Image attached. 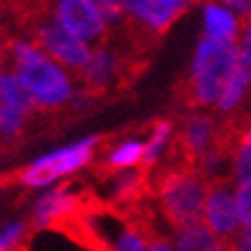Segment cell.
I'll return each instance as SVG.
<instances>
[{"mask_svg":"<svg viewBox=\"0 0 251 251\" xmlns=\"http://www.w3.org/2000/svg\"><path fill=\"white\" fill-rule=\"evenodd\" d=\"M28 37L44 51L53 62H58L60 67H65L69 74L76 76L78 72L83 69V65L90 58V46L78 42L76 37H72L69 32H65L58 23L46 14L44 9H32L28 21Z\"/></svg>","mask_w":251,"mask_h":251,"instance_id":"cell-5","label":"cell"},{"mask_svg":"<svg viewBox=\"0 0 251 251\" xmlns=\"http://www.w3.org/2000/svg\"><path fill=\"white\" fill-rule=\"evenodd\" d=\"M233 251H251V219L242 224L240 233L233 240Z\"/></svg>","mask_w":251,"mask_h":251,"instance_id":"cell-24","label":"cell"},{"mask_svg":"<svg viewBox=\"0 0 251 251\" xmlns=\"http://www.w3.org/2000/svg\"><path fill=\"white\" fill-rule=\"evenodd\" d=\"M90 2L97 7L99 14L104 16V21L108 23L111 32L125 28V16H122V9L118 0H90Z\"/></svg>","mask_w":251,"mask_h":251,"instance_id":"cell-20","label":"cell"},{"mask_svg":"<svg viewBox=\"0 0 251 251\" xmlns=\"http://www.w3.org/2000/svg\"><path fill=\"white\" fill-rule=\"evenodd\" d=\"M0 44L5 49L9 72L30 95L37 113H58L69 106L76 92V76L53 62L28 35H9Z\"/></svg>","mask_w":251,"mask_h":251,"instance_id":"cell-1","label":"cell"},{"mask_svg":"<svg viewBox=\"0 0 251 251\" xmlns=\"http://www.w3.org/2000/svg\"><path fill=\"white\" fill-rule=\"evenodd\" d=\"M207 187L189 164H168L150 173V198L173 230L203 221Z\"/></svg>","mask_w":251,"mask_h":251,"instance_id":"cell-2","label":"cell"},{"mask_svg":"<svg viewBox=\"0 0 251 251\" xmlns=\"http://www.w3.org/2000/svg\"><path fill=\"white\" fill-rule=\"evenodd\" d=\"M152 230H157V228H138V226L129 224V221H125V228H122L118 242L113 244V251H145L148 233H152Z\"/></svg>","mask_w":251,"mask_h":251,"instance_id":"cell-18","label":"cell"},{"mask_svg":"<svg viewBox=\"0 0 251 251\" xmlns=\"http://www.w3.org/2000/svg\"><path fill=\"white\" fill-rule=\"evenodd\" d=\"M164 2H168V5H173V7H177V9H182V12H187V9L191 7V5H189V0H164Z\"/></svg>","mask_w":251,"mask_h":251,"instance_id":"cell-27","label":"cell"},{"mask_svg":"<svg viewBox=\"0 0 251 251\" xmlns=\"http://www.w3.org/2000/svg\"><path fill=\"white\" fill-rule=\"evenodd\" d=\"M175 148V120L171 118H159L150 125L148 136L143 138V161L141 168L150 175L159 166H164Z\"/></svg>","mask_w":251,"mask_h":251,"instance_id":"cell-13","label":"cell"},{"mask_svg":"<svg viewBox=\"0 0 251 251\" xmlns=\"http://www.w3.org/2000/svg\"><path fill=\"white\" fill-rule=\"evenodd\" d=\"M125 16V25H129L134 32H141L145 37H161L173 25L182 9L168 5L164 0H118Z\"/></svg>","mask_w":251,"mask_h":251,"instance_id":"cell-11","label":"cell"},{"mask_svg":"<svg viewBox=\"0 0 251 251\" xmlns=\"http://www.w3.org/2000/svg\"><path fill=\"white\" fill-rule=\"evenodd\" d=\"M194 2H205V0H189V5H194Z\"/></svg>","mask_w":251,"mask_h":251,"instance_id":"cell-28","label":"cell"},{"mask_svg":"<svg viewBox=\"0 0 251 251\" xmlns=\"http://www.w3.org/2000/svg\"><path fill=\"white\" fill-rule=\"evenodd\" d=\"M240 28H242V19L233 14L230 9L219 5L217 0H205L203 2V37L237 44Z\"/></svg>","mask_w":251,"mask_h":251,"instance_id":"cell-15","label":"cell"},{"mask_svg":"<svg viewBox=\"0 0 251 251\" xmlns=\"http://www.w3.org/2000/svg\"><path fill=\"white\" fill-rule=\"evenodd\" d=\"M237 44L219 42V39L201 37L198 39L191 65L184 78V104L187 108H205L212 111L219 99L221 85L237 65Z\"/></svg>","mask_w":251,"mask_h":251,"instance_id":"cell-3","label":"cell"},{"mask_svg":"<svg viewBox=\"0 0 251 251\" xmlns=\"http://www.w3.org/2000/svg\"><path fill=\"white\" fill-rule=\"evenodd\" d=\"M212 235L219 240L233 242L235 235L240 233L242 224L237 217L235 207V191L230 180L221 182H210L205 196V207H203V221H201Z\"/></svg>","mask_w":251,"mask_h":251,"instance_id":"cell-10","label":"cell"},{"mask_svg":"<svg viewBox=\"0 0 251 251\" xmlns=\"http://www.w3.org/2000/svg\"><path fill=\"white\" fill-rule=\"evenodd\" d=\"M9 72V62H7V55H5V49H2V44H0V81H2V76Z\"/></svg>","mask_w":251,"mask_h":251,"instance_id":"cell-26","label":"cell"},{"mask_svg":"<svg viewBox=\"0 0 251 251\" xmlns=\"http://www.w3.org/2000/svg\"><path fill=\"white\" fill-rule=\"evenodd\" d=\"M141 161H143V138L127 136L104 150V154L97 161V173L106 177V175L120 173V171L141 168Z\"/></svg>","mask_w":251,"mask_h":251,"instance_id":"cell-14","label":"cell"},{"mask_svg":"<svg viewBox=\"0 0 251 251\" xmlns=\"http://www.w3.org/2000/svg\"><path fill=\"white\" fill-rule=\"evenodd\" d=\"M30 226L25 221H12L0 228V251H21L25 247Z\"/></svg>","mask_w":251,"mask_h":251,"instance_id":"cell-19","label":"cell"},{"mask_svg":"<svg viewBox=\"0 0 251 251\" xmlns=\"http://www.w3.org/2000/svg\"><path fill=\"white\" fill-rule=\"evenodd\" d=\"M249 99H251V67L244 65L242 60H237V65L230 69V74L221 85L219 99L214 104L212 113L219 120L235 118V115L244 113V106H247Z\"/></svg>","mask_w":251,"mask_h":251,"instance_id":"cell-12","label":"cell"},{"mask_svg":"<svg viewBox=\"0 0 251 251\" xmlns=\"http://www.w3.org/2000/svg\"><path fill=\"white\" fill-rule=\"evenodd\" d=\"M221 120L205 108H187L175 122V150L187 164H194L196 157L219 138Z\"/></svg>","mask_w":251,"mask_h":251,"instance_id":"cell-8","label":"cell"},{"mask_svg":"<svg viewBox=\"0 0 251 251\" xmlns=\"http://www.w3.org/2000/svg\"><path fill=\"white\" fill-rule=\"evenodd\" d=\"M171 244L175 251H233V242L219 240L203 224H194V226L173 230Z\"/></svg>","mask_w":251,"mask_h":251,"instance_id":"cell-16","label":"cell"},{"mask_svg":"<svg viewBox=\"0 0 251 251\" xmlns=\"http://www.w3.org/2000/svg\"><path fill=\"white\" fill-rule=\"evenodd\" d=\"M127 74H129L127 53L113 42H104L90 49V58L76 74V83L78 88L90 92L92 97H99L118 88L127 78Z\"/></svg>","mask_w":251,"mask_h":251,"instance_id":"cell-7","label":"cell"},{"mask_svg":"<svg viewBox=\"0 0 251 251\" xmlns=\"http://www.w3.org/2000/svg\"><path fill=\"white\" fill-rule=\"evenodd\" d=\"M219 5H224L226 9H230L233 14H237L240 19H244V16L251 12V0H217Z\"/></svg>","mask_w":251,"mask_h":251,"instance_id":"cell-25","label":"cell"},{"mask_svg":"<svg viewBox=\"0 0 251 251\" xmlns=\"http://www.w3.org/2000/svg\"><path fill=\"white\" fill-rule=\"evenodd\" d=\"M0 108L21 113V115H25V118H32V115L37 113V108L32 104L25 85H23L12 72H7V74L2 76V81H0Z\"/></svg>","mask_w":251,"mask_h":251,"instance_id":"cell-17","label":"cell"},{"mask_svg":"<svg viewBox=\"0 0 251 251\" xmlns=\"http://www.w3.org/2000/svg\"><path fill=\"white\" fill-rule=\"evenodd\" d=\"M145 251H175L171 240L166 235H161L159 230H152L148 233V244H145Z\"/></svg>","mask_w":251,"mask_h":251,"instance_id":"cell-23","label":"cell"},{"mask_svg":"<svg viewBox=\"0 0 251 251\" xmlns=\"http://www.w3.org/2000/svg\"><path fill=\"white\" fill-rule=\"evenodd\" d=\"M88 196L90 194H78L69 184H58L53 189L44 191L35 201L28 226L60 230L65 224H69L76 214H81L88 207Z\"/></svg>","mask_w":251,"mask_h":251,"instance_id":"cell-9","label":"cell"},{"mask_svg":"<svg viewBox=\"0 0 251 251\" xmlns=\"http://www.w3.org/2000/svg\"><path fill=\"white\" fill-rule=\"evenodd\" d=\"M237 55L244 65L251 67V12L242 19V28H240V37H237Z\"/></svg>","mask_w":251,"mask_h":251,"instance_id":"cell-22","label":"cell"},{"mask_svg":"<svg viewBox=\"0 0 251 251\" xmlns=\"http://www.w3.org/2000/svg\"><path fill=\"white\" fill-rule=\"evenodd\" d=\"M233 191H235V207L240 224H247L251 219V182L233 184Z\"/></svg>","mask_w":251,"mask_h":251,"instance_id":"cell-21","label":"cell"},{"mask_svg":"<svg viewBox=\"0 0 251 251\" xmlns=\"http://www.w3.org/2000/svg\"><path fill=\"white\" fill-rule=\"evenodd\" d=\"M39 7L65 32L92 49L111 42V28L90 0H42Z\"/></svg>","mask_w":251,"mask_h":251,"instance_id":"cell-6","label":"cell"},{"mask_svg":"<svg viewBox=\"0 0 251 251\" xmlns=\"http://www.w3.org/2000/svg\"><path fill=\"white\" fill-rule=\"evenodd\" d=\"M101 145V136H83L67 143L62 148L49 150V152L39 154L37 159H32L30 164L16 168L9 175L0 177V184H19L25 189H44V187H53L55 182H60L69 175L83 171L85 166H90L92 159L97 157V150Z\"/></svg>","mask_w":251,"mask_h":251,"instance_id":"cell-4","label":"cell"}]
</instances>
